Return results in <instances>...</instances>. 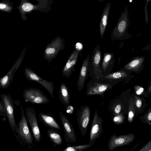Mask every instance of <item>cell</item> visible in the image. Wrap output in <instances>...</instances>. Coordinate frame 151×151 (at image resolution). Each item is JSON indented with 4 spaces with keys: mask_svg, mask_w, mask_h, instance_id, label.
Here are the masks:
<instances>
[{
    "mask_svg": "<svg viewBox=\"0 0 151 151\" xmlns=\"http://www.w3.org/2000/svg\"><path fill=\"white\" fill-rule=\"evenodd\" d=\"M128 10L127 6L122 12L116 25L111 33L112 41L114 40H124L130 39L131 36L127 32L130 25Z\"/></svg>",
    "mask_w": 151,
    "mask_h": 151,
    "instance_id": "obj_1",
    "label": "cell"
},
{
    "mask_svg": "<svg viewBox=\"0 0 151 151\" xmlns=\"http://www.w3.org/2000/svg\"><path fill=\"white\" fill-rule=\"evenodd\" d=\"M21 118L17 125L14 132H13L16 137L19 138L24 144L28 146L30 148L34 145V138L28 125L24 111L21 104L20 105Z\"/></svg>",
    "mask_w": 151,
    "mask_h": 151,
    "instance_id": "obj_2",
    "label": "cell"
},
{
    "mask_svg": "<svg viewBox=\"0 0 151 151\" xmlns=\"http://www.w3.org/2000/svg\"><path fill=\"white\" fill-rule=\"evenodd\" d=\"M102 54L100 45L97 44L94 48L90 61L89 75L93 80L100 82H104V76L100 68L102 59Z\"/></svg>",
    "mask_w": 151,
    "mask_h": 151,
    "instance_id": "obj_3",
    "label": "cell"
},
{
    "mask_svg": "<svg viewBox=\"0 0 151 151\" xmlns=\"http://www.w3.org/2000/svg\"><path fill=\"white\" fill-rule=\"evenodd\" d=\"M65 42L63 39L60 36L54 38L50 43L48 44L44 49L43 53L44 59L48 63L56 58L59 52L65 49Z\"/></svg>",
    "mask_w": 151,
    "mask_h": 151,
    "instance_id": "obj_4",
    "label": "cell"
},
{
    "mask_svg": "<svg viewBox=\"0 0 151 151\" xmlns=\"http://www.w3.org/2000/svg\"><path fill=\"white\" fill-rule=\"evenodd\" d=\"M24 99L26 102L37 104H45L50 101L40 89L30 88L25 89L23 92Z\"/></svg>",
    "mask_w": 151,
    "mask_h": 151,
    "instance_id": "obj_5",
    "label": "cell"
},
{
    "mask_svg": "<svg viewBox=\"0 0 151 151\" xmlns=\"http://www.w3.org/2000/svg\"><path fill=\"white\" fill-rule=\"evenodd\" d=\"M1 101L5 108L7 118L10 127L14 132L17 126L14 116V102L10 95L9 94H0Z\"/></svg>",
    "mask_w": 151,
    "mask_h": 151,
    "instance_id": "obj_6",
    "label": "cell"
},
{
    "mask_svg": "<svg viewBox=\"0 0 151 151\" xmlns=\"http://www.w3.org/2000/svg\"><path fill=\"white\" fill-rule=\"evenodd\" d=\"M76 115L79 129L83 137H84L90 118L89 106L88 105L81 106L77 109Z\"/></svg>",
    "mask_w": 151,
    "mask_h": 151,
    "instance_id": "obj_7",
    "label": "cell"
},
{
    "mask_svg": "<svg viewBox=\"0 0 151 151\" xmlns=\"http://www.w3.org/2000/svg\"><path fill=\"white\" fill-rule=\"evenodd\" d=\"M26 117L32 132L35 143L40 142L41 138L40 129L35 111L32 107L25 109Z\"/></svg>",
    "mask_w": 151,
    "mask_h": 151,
    "instance_id": "obj_8",
    "label": "cell"
},
{
    "mask_svg": "<svg viewBox=\"0 0 151 151\" xmlns=\"http://www.w3.org/2000/svg\"><path fill=\"white\" fill-rule=\"evenodd\" d=\"M132 72L123 68L104 76V83L109 84L112 86L121 82L125 81L123 84L127 83L134 76Z\"/></svg>",
    "mask_w": 151,
    "mask_h": 151,
    "instance_id": "obj_9",
    "label": "cell"
},
{
    "mask_svg": "<svg viewBox=\"0 0 151 151\" xmlns=\"http://www.w3.org/2000/svg\"><path fill=\"white\" fill-rule=\"evenodd\" d=\"M27 46L22 51L18 58L12 67L4 76L0 78V88L6 89L10 86L14 74L19 68L24 59Z\"/></svg>",
    "mask_w": 151,
    "mask_h": 151,
    "instance_id": "obj_10",
    "label": "cell"
},
{
    "mask_svg": "<svg viewBox=\"0 0 151 151\" xmlns=\"http://www.w3.org/2000/svg\"><path fill=\"white\" fill-rule=\"evenodd\" d=\"M24 74L27 80L36 81L45 87L50 94L51 98L54 99L53 91L55 87L53 82L42 78L30 68H24Z\"/></svg>",
    "mask_w": 151,
    "mask_h": 151,
    "instance_id": "obj_11",
    "label": "cell"
},
{
    "mask_svg": "<svg viewBox=\"0 0 151 151\" xmlns=\"http://www.w3.org/2000/svg\"><path fill=\"white\" fill-rule=\"evenodd\" d=\"M135 138V135L129 133L116 136V134L112 135L108 142V146L109 150L111 151L119 147L129 145Z\"/></svg>",
    "mask_w": 151,
    "mask_h": 151,
    "instance_id": "obj_12",
    "label": "cell"
},
{
    "mask_svg": "<svg viewBox=\"0 0 151 151\" xmlns=\"http://www.w3.org/2000/svg\"><path fill=\"white\" fill-rule=\"evenodd\" d=\"M112 86L104 82H100L93 79L90 81L87 85L86 94L88 96L98 94L101 95L111 89Z\"/></svg>",
    "mask_w": 151,
    "mask_h": 151,
    "instance_id": "obj_13",
    "label": "cell"
},
{
    "mask_svg": "<svg viewBox=\"0 0 151 151\" xmlns=\"http://www.w3.org/2000/svg\"><path fill=\"white\" fill-rule=\"evenodd\" d=\"M60 119L64 129L65 140L66 142L72 143L76 141L74 129L67 117L61 111H59Z\"/></svg>",
    "mask_w": 151,
    "mask_h": 151,
    "instance_id": "obj_14",
    "label": "cell"
},
{
    "mask_svg": "<svg viewBox=\"0 0 151 151\" xmlns=\"http://www.w3.org/2000/svg\"><path fill=\"white\" fill-rule=\"evenodd\" d=\"M80 53V50L76 48L71 54L62 70L63 76L69 78L72 74Z\"/></svg>",
    "mask_w": 151,
    "mask_h": 151,
    "instance_id": "obj_15",
    "label": "cell"
},
{
    "mask_svg": "<svg viewBox=\"0 0 151 151\" xmlns=\"http://www.w3.org/2000/svg\"><path fill=\"white\" fill-rule=\"evenodd\" d=\"M103 120L98 114L97 110L94 113L90 133V141L91 142L100 137L103 132Z\"/></svg>",
    "mask_w": 151,
    "mask_h": 151,
    "instance_id": "obj_16",
    "label": "cell"
},
{
    "mask_svg": "<svg viewBox=\"0 0 151 151\" xmlns=\"http://www.w3.org/2000/svg\"><path fill=\"white\" fill-rule=\"evenodd\" d=\"M90 55L88 54L83 62L77 82V86L79 91H82L84 86L86 80L89 73Z\"/></svg>",
    "mask_w": 151,
    "mask_h": 151,
    "instance_id": "obj_17",
    "label": "cell"
},
{
    "mask_svg": "<svg viewBox=\"0 0 151 151\" xmlns=\"http://www.w3.org/2000/svg\"><path fill=\"white\" fill-rule=\"evenodd\" d=\"M115 62L113 53L106 52L103 54L100 65V68L104 76L111 73Z\"/></svg>",
    "mask_w": 151,
    "mask_h": 151,
    "instance_id": "obj_18",
    "label": "cell"
},
{
    "mask_svg": "<svg viewBox=\"0 0 151 151\" xmlns=\"http://www.w3.org/2000/svg\"><path fill=\"white\" fill-rule=\"evenodd\" d=\"M145 57L137 56L132 59L122 68L137 73H140L144 69Z\"/></svg>",
    "mask_w": 151,
    "mask_h": 151,
    "instance_id": "obj_19",
    "label": "cell"
},
{
    "mask_svg": "<svg viewBox=\"0 0 151 151\" xmlns=\"http://www.w3.org/2000/svg\"><path fill=\"white\" fill-rule=\"evenodd\" d=\"M38 117L40 121L45 126L56 130L61 129L60 124L54 116L51 114L41 112L39 113Z\"/></svg>",
    "mask_w": 151,
    "mask_h": 151,
    "instance_id": "obj_20",
    "label": "cell"
},
{
    "mask_svg": "<svg viewBox=\"0 0 151 151\" xmlns=\"http://www.w3.org/2000/svg\"><path fill=\"white\" fill-rule=\"evenodd\" d=\"M111 6V3H107L101 16L99 28L101 39H102L106 30Z\"/></svg>",
    "mask_w": 151,
    "mask_h": 151,
    "instance_id": "obj_21",
    "label": "cell"
},
{
    "mask_svg": "<svg viewBox=\"0 0 151 151\" xmlns=\"http://www.w3.org/2000/svg\"><path fill=\"white\" fill-rule=\"evenodd\" d=\"M59 99L65 107L70 105V96L69 92L65 84L62 83L58 91Z\"/></svg>",
    "mask_w": 151,
    "mask_h": 151,
    "instance_id": "obj_22",
    "label": "cell"
},
{
    "mask_svg": "<svg viewBox=\"0 0 151 151\" xmlns=\"http://www.w3.org/2000/svg\"><path fill=\"white\" fill-rule=\"evenodd\" d=\"M47 133L50 140L55 145L58 146L62 144L63 142L62 137L57 130L48 128Z\"/></svg>",
    "mask_w": 151,
    "mask_h": 151,
    "instance_id": "obj_23",
    "label": "cell"
},
{
    "mask_svg": "<svg viewBox=\"0 0 151 151\" xmlns=\"http://www.w3.org/2000/svg\"><path fill=\"white\" fill-rule=\"evenodd\" d=\"M96 140L89 142L88 144L77 146H71L68 144V146L63 150V151H83L91 147Z\"/></svg>",
    "mask_w": 151,
    "mask_h": 151,
    "instance_id": "obj_24",
    "label": "cell"
},
{
    "mask_svg": "<svg viewBox=\"0 0 151 151\" xmlns=\"http://www.w3.org/2000/svg\"><path fill=\"white\" fill-rule=\"evenodd\" d=\"M13 9V5L9 1L4 0L0 1V10L9 12Z\"/></svg>",
    "mask_w": 151,
    "mask_h": 151,
    "instance_id": "obj_25",
    "label": "cell"
},
{
    "mask_svg": "<svg viewBox=\"0 0 151 151\" xmlns=\"http://www.w3.org/2000/svg\"><path fill=\"white\" fill-rule=\"evenodd\" d=\"M34 6L33 5L29 3H26L23 4L21 7H19V10H21V12H29L33 9Z\"/></svg>",
    "mask_w": 151,
    "mask_h": 151,
    "instance_id": "obj_26",
    "label": "cell"
},
{
    "mask_svg": "<svg viewBox=\"0 0 151 151\" xmlns=\"http://www.w3.org/2000/svg\"><path fill=\"white\" fill-rule=\"evenodd\" d=\"M134 89L136 94L138 95L147 96L148 94L147 91H146L141 86L138 85L135 86H134Z\"/></svg>",
    "mask_w": 151,
    "mask_h": 151,
    "instance_id": "obj_27",
    "label": "cell"
},
{
    "mask_svg": "<svg viewBox=\"0 0 151 151\" xmlns=\"http://www.w3.org/2000/svg\"><path fill=\"white\" fill-rule=\"evenodd\" d=\"M150 1L151 0H146V3L145 4L144 8V13L145 14V18L146 24H147L149 22V16L148 14L147 11V6L148 5V4Z\"/></svg>",
    "mask_w": 151,
    "mask_h": 151,
    "instance_id": "obj_28",
    "label": "cell"
},
{
    "mask_svg": "<svg viewBox=\"0 0 151 151\" xmlns=\"http://www.w3.org/2000/svg\"><path fill=\"white\" fill-rule=\"evenodd\" d=\"M0 116L7 117L5 108L1 101H0Z\"/></svg>",
    "mask_w": 151,
    "mask_h": 151,
    "instance_id": "obj_29",
    "label": "cell"
},
{
    "mask_svg": "<svg viewBox=\"0 0 151 151\" xmlns=\"http://www.w3.org/2000/svg\"><path fill=\"white\" fill-rule=\"evenodd\" d=\"M151 140L148 142L144 147L142 148L139 151H151Z\"/></svg>",
    "mask_w": 151,
    "mask_h": 151,
    "instance_id": "obj_30",
    "label": "cell"
},
{
    "mask_svg": "<svg viewBox=\"0 0 151 151\" xmlns=\"http://www.w3.org/2000/svg\"><path fill=\"white\" fill-rule=\"evenodd\" d=\"M66 109V112L69 115L72 114L74 111L73 107L70 105L65 107Z\"/></svg>",
    "mask_w": 151,
    "mask_h": 151,
    "instance_id": "obj_31",
    "label": "cell"
},
{
    "mask_svg": "<svg viewBox=\"0 0 151 151\" xmlns=\"http://www.w3.org/2000/svg\"><path fill=\"white\" fill-rule=\"evenodd\" d=\"M145 119L147 118V120H146L147 122V123H150V125H151V122L150 121H151V109H149V111H148V113L145 115ZM148 123V124H149Z\"/></svg>",
    "mask_w": 151,
    "mask_h": 151,
    "instance_id": "obj_32",
    "label": "cell"
},
{
    "mask_svg": "<svg viewBox=\"0 0 151 151\" xmlns=\"http://www.w3.org/2000/svg\"><path fill=\"white\" fill-rule=\"evenodd\" d=\"M134 116V113L132 110H130L129 113L128 120L129 122H132Z\"/></svg>",
    "mask_w": 151,
    "mask_h": 151,
    "instance_id": "obj_33",
    "label": "cell"
},
{
    "mask_svg": "<svg viewBox=\"0 0 151 151\" xmlns=\"http://www.w3.org/2000/svg\"><path fill=\"white\" fill-rule=\"evenodd\" d=\"M136 105L137 109H139L141 107L142 105V101L139 99H137L136 100Z\"/></svg>",
    "mask_w": 151,
    "mask_h": 151,
    "instance_id": "obj_34",
    "label": "cell"
},
{
    "mask_svg": "<svg viewBox=\"0 0 151 151\" xmlns=\"http://www.w3.org/2000/svg\"><path fill=\"white\" fill-rule=\"evenodd\" d=\"M121 109V106L120 104L117 105L115 109V113L117 114H119L120 112Z\"/></svg>",
    "mask_w": 151,
    "mask_h": 151,
    "instance_id": "obj_35",
    "label": "cell"
},
{
    "mask_svg": "<svg viewBox=\"0 0 151 151\" xmlns=\"http://www.w3.org/2000/svg\"><path fill=\"white\" fill-rule=\"evenodd\" d=\"M147 93H150L151 92V82H150L148 86V87L147 89Z\"/></svg>",
    "mask_w": 151,
    "mask_h": 151,
    "instance_id": "obj_36",
    "label": "cell"
},
{
    "mask_svg": "<svg viewBox=\"0 0 151 151\" xmlns=\"http://www.w3.org/2000/svg\"><path fill=\"white\" fill-rule=\"evenodd\" d=\"M98 1L100 2H103L104 0H98Z\"/></svg>",
    "mask_w": 151,
    "mask_h": 151,
    "instance_id": "obj_37",
    "label": "cell"
}]
</instances>
